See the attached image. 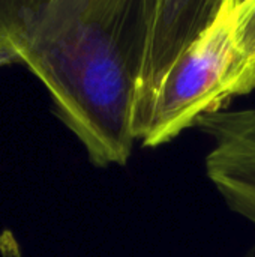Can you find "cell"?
<instances>
[{
    "label": "cell",
    "instance_id": "obj_1",
    "mask_svg": "<svg viewBox=\"0 0 255 257\" xmlns=\"http://www.w3.org/2000/svg\"><path fill=\"white\" fill-rule=\"evenodd\" d=\"M155 0H0V44L47 87L96 167L132 154Z\"/></svg>",
    "mask_w": 255,
    "mask_h": 257
},
{
    "label": "cell",
    "instance_id": "obj_2",
    "mask_svg": "<svg viewBox=\"0 0 255 257\" xmlns=\"http://www.w3.org/2000/svg\"><path fill=\"white\" fill-rule=\"evenodd\" d=\"M236 0H155L135 102L134 133L162 146L243 95L234 45Z\"/></svg>",
    "mask_w": 255,
    "mask_h": 257
},
{
    "label": "cell",
    "instance_id": "obj_3",
    "mask_svg": "<svg viewBox=\"0 0 255 257\" xmlns=\"http://www.w3.org/2000/svg\"><path fill=\"white\" fill-rule=\"evenodd\" d=\"M194 126L210 137L206 173L227 206L255 226V107L218 110Z\"/></svg>",
    "mask_w": 255,
    "mask_h": 257
},
{
    "label": "cell",
    "instance_id": "obj_4",
    "mask_svg": "<svg viewBox=\"0 0 255 257\" xmlns=\"http://www.w3.org/2000/svg\"><path fill=\"white\" fill-rule=\"evenodd\" d=\"M234 45L243 69V95L255 89V0H236Z\"/></svg>",
    "mask_w": 255,
    "mask_h": 257
},
{
    "label": "cell",
    "instance_id": "obj_5",
    "mask_svg": "<svg viewBox=\"0 0 255 257\" xmlns=\"http://www.w3.org/2000/svg\"><path fill=\"white\" fill-rule=\"evenodd\" d=\"M11 63H18L17 54L11 48L0 44V68L6 66V65H11Z\"/></svg>",
    "mask_w": 255,
    "mask_h": 257
},
{
    "label": "cell",
    "instance_id": "obj_6",
    "mask_svg": "<svg viewBox=\"0 0 255 257\" xmlns=\"http://www.w3.org/2000/svg\"><path fill=\"white\" fill-rule=\"evenodd\" d=\"M243 257H255V245H252V247L245 253V256Z\"/></svg>",
    "mask_w": 255,
    "mask_h": 257
}]
</instances>
